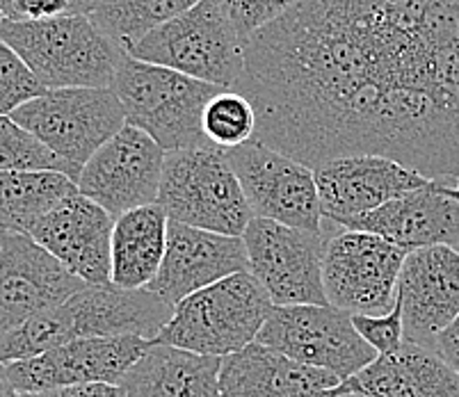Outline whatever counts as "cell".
<instances>
[{"label":"cell","instance_id":"6da1fadb","mask_svg":"<svg viewBox=\"0 0 459 397\" xmlns=\"http://www.w3.org/2000/svg\"><path fill=\"white\" fill-rule=\"evenodd\" d=\"M256 140L318 169L384 156L459 186V0H299L245 44Z\"/></svg>","mask_w":459,"mask_h":397},{"label":"cell","instance_id":"7a4b0ae2","mask_svg":"<svg viewBox=\"0 0 459 397\" xmlns=\"http://www.w3.org/2000/svg\"><path fill=\"white\" fill-rule=\"evenodd\" d=\"M174 306L149 290L87 286L65 304L35 315L0 336V363H14L81 341V338L142 336L153 341L172 320Z\"/></svg>","mask_w":459,"mask_h":397},{"label":"cell","instance_id":"3957f363","mask_svg":"<svg viewBox=\"0 0 459 397\" xmlns=\"http://www.w3.org/2000/svg\"><path fill=\"white\" fill-rule=\"evenodd\" d=\"M0 39L14 48L46 90H106L115 85L117 69L126 56L90 16L3 21Z\"/></svg>","mask_w":459,"mask_h":397},{"label":"cell","instance_id":"277c9868","mask_svg":"<svg viewBox=\"0 0 459 397\" xmlns=\"http://www.w3.org/2000/svg\"><path fill=\"white\" fill-rule=\"evenodd\" d=\"M112 90L122 101L128 126L147 133L167 153L212 146L204 133V112L224 87L147 65L126 53Z\"/></svg>","mask_w":459,"mask_h":397},{"label":"cell","instance_id":"5b68a950","mask_svg":"<svg viewBox=\"0 0 459 397\" xmlns=\"http://www.w3.org/2000/svg\"><path fill=\"white\" fill-rule=\"evenodd\" d=\"M273 306L252 272H240L177 304L172 320L153 342L224 358L256 342Z\"/></svg>","mask_w":459,"mask_h":397},{"label":"cell","instance_id":"8992f818","mask_svg":"<svg viewBox=\"0 0 459 397\" xmlns=\"http://www.w3.org/2000/svg\"><path fill=\"white\" fill-rule=\"evenodd\" d=\"M158 206L178 224L233 237H243L254 220L227 151L217 146L167 153Z\"/></svg>","mask_w":459,"mask_h":397},{"label":"cell","instance_id":"52a82bcc","mask_svg":"<svg viewBox=\"0 0 459 397\" xmlns=\"http://www.w3.org/2000/svg\"><path fill=\"white\" fill-rule=\"evenodd\" d=\"M128 56L224 90H236L245 73V41L217 0H199L137 41Z\"/></svg>","mask_w":459,"mask_h":397},{"label":"cell","instance_id":"ba28073f","mask_svg":"<svg viewBox=\"0 0 459 397\" xmlns=\"http://www.w3.org/2000/svg\"><path fill=\"white\" fill-rule=\"evenodd\" d=\"M323 283L329 306L348 315H386L398 304L407 249L375 233L350 231L325 220Z\"/></svg>","mask_w":459,"mask_h":397},{"label":"cell","instance_id":"9c48e42d","mask_svg":"<svg viewBox=\"0 0 459 397\" xmlns=\"http://www.w3.org/2000/svg\"><path fill=\"white\" fill-rule=\"evenodd\" d=\"M12 119L44 142L78 178L90 158L126 126V112L112 87L48 90L21 106Z\"/></svg>","mask_w":459,"mask_h":397},{"label":"cell","instance_id":"30bf717a","mask_svg":"<svg viewBox=\"0 0 459 397\" xmlns=\"http://www.w3.org/2000/svg\"><path fill=\"white\" fill-rule=\"evenodd\" d=\"M288 358L332 372L341 384L379 357L354 327L352 315L333 306H273L256 338Z\"/></svg>","mask_w":459,"mask_h":397},{"label":"cell","instance_id":"8fae6325","mask_svg":"<svg viewBox=\"0 0 459 397\" xmlns=\"http://www.w3.org/2000/svg\"><path fill=\"white\" fill-rule=\"evenodd\" d=\"M243 240L249 272L265 288L274 306H327L323 283L327 229L311 233L254 217Z\"/></svg>","mask_w":459,"mask_h":397},{"label":"cell","instance_id":"7c38bea8","mask_svg":"<svg viewBox=\"0 0 459 397\" xmlns=\"http://www.w3.org/2000/svg\"><path fill=\"white\" fill-rule=\"evenodd\" d=\"M227 158L254 217L302 231H325L318 183L311 167L258 140L229 149Z\"/></svg>","mask_w":459,"mask_h":397},{"label":"cell","instance_id":"4fadbf2b","mask_svg":"<svg viewBox=\"0 0 459 397\" xmlns=\"http://www.w3.org/2000/svg\"><path fill=\"white\" fill-rule=\"evenodd\" d=\"M165 158V149L147 133L126 124L82 167L78 192L119 220L158 203Z\"/></svg>","mask_w":459,"mask_h":397},{"label":"cell","instance_id":"5bb4252c","mask_svg":"<svg viewBox=\"0 0 459 397\" xmlns=\"http://www.w3.org/2000/svg\"><path fill=\"white\" fill-rule=\"evenodd\" d=\"M153 341L142 336L81 338L39 357L7 363L16 393L57 391L85 384H122L133 366L149 352Z\"/></svg>","mask_w":459,"mask_h":397},{"label":"cell","instance_id":"9a60e30c","mask_svg":"<svg viewBox=\"0 0 459 397\" xmlns=\"http://www.w3.org/2000/svg\"><path fill=\"white\" fill-rule=\"evenodd\" d=\"M87 288L23 233L0 231V336Z\"/></svg>","mask_w":459,"mask_h":397},{"label":"cell","instance_id":"2e32d148","mask_svg":"<svg viewBox=\"0 0 459 397\" xmlns=\"http://www.w3.org/2000/svg\"><path fill=\"white\" fill-rule=\"evenodd\" d=\"M313 171L323 217L336 227H345L429 183L419 171L384 156L336 158Z\"/></svg>","mask_w":459,"mask_h":397},{"label":"cell","instance_id":"e0dca14e","mask_svg":"<svg viewBox=\"0 0 459 397\" xmlns=\"http://www.w3.org/2000/svg\"><path fill=\"white\" fill-rule=\"evenodd\" d=\"M404 341L434 350L437 338L459 317V252L423 246L404 258L398 281Z\"/></svg>","mask_w":459,"mask_h":397},{"label":"cell","instance_id":"ac0fdd59","mask_svg":"<svg viewBox=\"0 0 459 397\" xmlns=\"http://www.w3.org/2000/svg\"><path fill=\"white\" fill-rule=\"evenodd\" d=\"M112 231L110 212L74 192L37 221L30 237L87 286H112Z\"/></svg>","mask_w":459,"mask_h":397},{"label":"cell","instance_id":"d6986e66","mask_svg":"<svg viewBox=\"0 0 459 397\" xmlns=\"http://www.w3.org/2000/svg\"><path fill=\"white\" fill-rule=\"evenodd\" d=\"M240 272H249L243 237L202 231L169 220L165 261L147 290L177 306L186 297Z\"/></svg>","mask_w":459,"mask_h":397},{"label":"cell","instance_id":"ffe728a7","mask_svg":"<svg viewBox=\"0 0 459 397\" xmlns=\"http://www.w3.org/2000/svg\"><path fill=\"white\" fill-rule=\"evenodd\" d=\"M341 229L375 233L407 252L439 245L459 252V186L429 181Z\"/></svg>","mask_w":459,"mask_h":397},{"label":"cell","instance_id":"44dd1931","mask_svg":"<svg viewBox=\"0 0 459 397\" xmlns=\"http://www.w3.org/2000/svg\"><path fill=\"white\" fill-rule=\"evenodd\" d=\"M338 384L332 372L302 366L258 341L224 357L220 367L222 397H302Z\"/></svg>","mask_w":459,"mask_h":397},{"label":"cell","instance_id":"7402d4cb","mask_svg":"<svg viewBox=\"0 0 459 397\" xmlns=\"http://www.w3.org/2000/svg\"><path fill=\"white\" fill-rule=\"evenodd\" d=\"M338 388L359 397H459V375L434 350L404 341Z\"/></svg>","mask_w":459,"mask_h":397},{"label":"cell","instance_id":"603a6c76","mask_svg":"<svg viewBox=\"0 0 459 397\" xmlns=\"http://www.w3.org/2000/svg\"><path fill=\"white\" fill-rule=\"evenodd\" d=\"M220 367L222 358L153 342L119 386L128 397H222Z\"/></svg>","mask_w":459,"mask_h":397},{"label":"cell","instance_id":"cb8c5ba5","mask_svg":"<svg viewBox=\"0 0 459 397\" xmlns=\"http://www.w3.org/2000/svg\"><path fill=\"white\" fill-rule=\"evenodd\" d=\"M169 217L162 206L137 208L115 220L112 231V286L147 290L156 281L167 252Z\"/></svg>","mask_w":459,"mask_h":397},{"label":"cell","instance_id":"d4e9b609","mask_svg":"<svg viewBox=\"0 0 459 397\" xmlns=\"http://www.w3.org/2000/svg\"><path fill=\"white\" fill-rule=\"evenodd\" d=\"M74 192H78V183L60 171H3L0 231L30 236L37 221Z\"/></svg>","mask_w":459,"mask_h":397},{"label":"cell","instance_id":"484cf974","mask_svg":"<svg viewBox=\"0 0 459 397\" xmlns=\"http://www.w3.org/2000/svg\"><path fill=\"white\" fill-rule=\"evenodd\" d=\"M197 3L199 0H99L90 19L128 53L149 32L192 10Z\"/></svg>","mask_w":459,"mask_h":397},{"label":"cell","instance_id":"4316f807","mask_svg":"<svg viewBox=\"0 0 459 397\" xmlns=\"http://www.w3.org/2000/svg\"><path fill=\"white\" fill-rule=\"evenodd\" d=\"M204 133L217 149H236L256 140V110L238 90H222L204 112Z\"/></svg>","mask_w":459,"mask_h":397},{"label":"cell","instance_id":"83f0119b","mask_svg":"<svg viewBox=\"0 0 459 397\" xmlns=\"http://www.w3.org/2000/svg\"><path fill=\"white\" fill-rule=\"evenodd\" d=\"M3 171H60L78 183V174L12 117H0V174Z\"/></svg>","mask_w":459,"mask_h":397},{"label":"cell","instance_id":"f1b7e54d","mask_svg":"<svg viewBox=\"0 0 459 397\" xmlns=\"http://www.w3.org/2000/svg\"><path fill=\"white\" fill-rule=\"evenodd\" d=\"M46 91L48 90L37 81L30 66L0 39V117H12L21 106Z\"/></svg>","mask_w":459,"mask_h":397},{"label":"cell","instance_id":"f546056e","mask_svg":"<svg viewBox=\"0 0 459 397\" xmlns=\"http://www.w3.org/2000/svg\"><path fill=\"white\" fill-rule=\"evenodd\" d=\"M217 3L229 16L240 39L247 44L254 35L293 10L299 0H217Z\"/></svg>","mask_w":459,"mask_h":397},{"label":"cell","instance_id":"4dcf8cb0","mask_svg":"<svg viewBox=\"0 0 459 397\" xmlns=\"http://www.w3.org/2000/svg\"><path fill=\"white\" fill-rule=\"evenodd\" d=\"M99 0H0L5 21L30 23L60 16H91Z\"/></svg>","mask_w":459,"mask_h":397},{"label":"cell","instance_id":"1f68e13d","mask_svg":"<svg viewBox=\"0 0 459 397\" xmlns=\"http://www.w3.org/2000/svg\"><path fill=\"white\" fill-rule=\"evenodd\" d=\"M354 327L375 352L395 354L404 345V322L400 302L386 315H352Z\"/></svg>","mask_w":459,"mask_h":397},{"label":"cell","instance_id":"d6a6232c","mask_svg":"<svg viewBox=\"0 0 459 397\" xmlns=\"http://www.w3.org/2000/svg\"><path fill=\"white\" fill-rule=\"evenodd\" d=\"M41 397H128L119 384H85L41 393Z\"/></svg>","mask_w":459,"mask_h":397},{"label":"cell","instance_id":"836d02e7","mask_svg":"<svg viewBox=\"0 0 459 397\" xmlns=\"http://www.w3.org/2000/svg\"><path fill=\"white\" fill-rule=\"evenodd\" d=\"M434 352L439 354V357L459 375V317L448 329H444V332L439 333L437 345H434Z\"/></svg>","mask_w":459,"mask_h":397},{"label":"cell","instance_id":"e575fe53","mask_svg":"<svg viewBox=\"0 0 459 397\" xmlns=\"http://www.w3.org/2000/svg\"><path fill=\"white\" fill-rule=\"evenodd\" d=\"M0 397H16V388L7 375L5 363H0Z\"/></svg>","mask_w":459,"mask_h":397},{"label":"cell","instance_id":"d590c367","mask_svg":"<svg viewBox=\"0 0 459 397\" xmlns=\"http://www.w3.org/2000/svg\"><path fill=\"white\" fill-rule=\"evenodd\" d=\"M333 395V388H329V391H320V393H308V395H302V397H332Z\"/></svg>","mask_w":459,"mask_h":397},{"label":"cell","instance_id":"8d00e7d4","mask_svg":"<svg viewBox=\"0 0 459 397\" xmlns=\"http://www.w3.org/2000/svg\"><path fill=\"white\" fill-rule=\"evenodd\" d=\"M338 386H341V384H338ZM338 386L333 388V395L332 397H359V395H354V393H341V391H338Z\"/></svg>","mask_w":459,"mask_h":397},{"label":"cell","instance_id":"74e56055","mask_svg":"<svg viewBox=\"0 0 459 397\" xmlns=\"http://www.w3.org/2000/svg\"><path fill=\"white\" fill-rule=\"evenodd\" d=\"M16 397H41V395H32V393H16Z\"/></svg>","mask_w":459,"mask_h":397},{"label":"cell","instance_id":"f35d334b","mask_svg":"<svg viewBox=\"0 0 459 397\" xmlns=\"http://www.w3.org/2000/svg\"><path fill=\"white\" fill-rule=\"evenodd\" d=\"M3 21H5V16H3V10H0V26H3Z\"/></svg>","mask_w":459,"mask_h":397}]
</instances>
